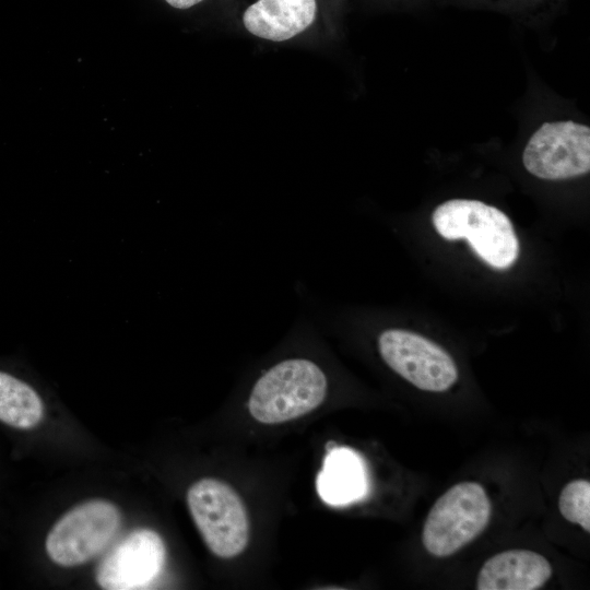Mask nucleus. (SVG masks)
<instances>
[{
  "label": "nucleus",
  "mask_w": 590,
  "mask_h": 590,
  "mask_svg": "<svg viewBox=\"0 0 590 590\" xmlns=\"http://www.w3.org/2000/svg\"><path fill=\"white\" fill-rule=\"evenodd\" d=\"M558 508L566 520L590 532V482L580 479L567 483L559 494Z\"/></svg>",
  "instance_id": "ddd939ff"
},
{
  "label": "nucleus",
  "mask_w": 590,
  "mask_h": 590,
  "mask_svg": "<svg viewBox=\"0 0 590 590\" xmlns=\"http://www.w3.org/2000/svg\"><path fill=\"white\" fill-rule=\"evenodd\" d=\"M190 515L209 550L221 558L239 555L249 542V519L237 492L227 483L204 477L187 492Z\"/></svg>",
  "instance_id": "7ed1b4c3"
},
{
  "label": "nucleus",
  "mask_w": 590,
  "mask_h": 590,
  "mask_svg": "<svg viewBox=\"0 0 590 590\" xmlns=\"http://www.w3.org/2000/svg\"><path fill=\"white\" fill-rule=\"evenodd\" d=\"M165 1L173 8L186 10L202 2L203 0H165Z\"/></svg>",
  "instance_id": "4468645a"
},
{
  "label": "nucleus",
  "mask_w": 590,
  "mask_h": 590,
  "mask_svg": "<svg viewBox=\"0 0 590 590\" xmlns=\"http://www.w3.org/2000/svg\"><path fill=\"white\" fill-rule=\"evenodd\" d=\"M491 502L479 483L461 482L444 493L429 510L422 532L425 550L447 557L472 542L487 527Z\"/></svg>",
  "instance_id": "20e7f679"
},
{
  "label": "nucleus",
  "mask_w": 590,
  "mask_h": 590,
  "mask_svg": "<svg viewBox=\"0 0 590 590\" xmlns=\"http://www.w3.org/2000/svg\"><path fill=\"white\" fill-rule=\"evenodd\" d=\"M121 516L110 502L93 499L64 514L46 538V552L62 567L82 565L103 552L115 538Z\"/></svg>",
  "instance_id": "39448f33"
},
{
  "label": "nucleus",
  "mask_w": 590,
  "mask_h": 590,
  "mask_svg": "<svg viewBox=\"0 0 590 590\" xmlns=\"http://www.w3.org/2000/svg\"><path fill=\"white\" fill-rule=\"evenodd\" d=\"M522 163L533 176L568 179L590 170V128L574 120L543 122L529 138Z\"/></svg>",
  "instance_id": "0eeeda50"
},
{
  "label": "nucleus",
  "mask_w": 590,
  "mask_h": 590,
  "mask_svg": "<svg viewBox=\"0 0 590 590\" xmlns=\"http://www.w3.org/2000/svg\"><path fill=\"white\" fill-rule=\"evenodd\" d=\"M317 14V0H257L244 11L241 24L258 39L287 43L310 30Z\"/></svg>",
  "instance_id": "1a4fd4ad"
},
{
  "label": "nucleus",
  "mask_w": 590,
  "mask_h": 590,
  "mask_svg": "<svg viewBox=\"0 0 590 590\" xmlns=\"http://www.w3.org/2000/svg\"><path fill=\"white\" fill-rule=\"evenodd\" d=\"M552 576L550 562L530 550H508L489 557L481 567L479 590H535Z\"/></svg>",
  "instance_id": "9d476101"
},
{
  "label": "nucleus",
  "mask_w": 590,
  "mask_h": 590,
  "mask_svg": "<svg viewBox=\"0 0 590 590\" xmlns=\"http://www.w3.org/2000/svg\"><path fill=\"white\" fill-rule=\"evenodd\" d=\"M376 346L390 369L421 390L442 392L458 379L452 357L442 347L415 332L385 328L377 334Z\"/></svg>",
  "instance_id": "423d86ee"
},
{
  "label": "nucleus",
  "mask_w": 590,
  "mask_h": 590,
  "mask_svg": "<svg viewBox=\"0 0 590 590\" xmlns=\"http://www.w3.org/2000/svg\"><path fill=\"white\" fill-rule=\"evenodd\" d=\"M329 389V375L319 361L305 354L285 355L253 380L248 411L262 424L284 423L319 408Z\"/></svg>",
  "instance_id": "f257e3e1"
},
{
  "label": "nucleus",
  "mask_w": 590,
  "mask_h": 590,
  "mask_svg": "<svg viewBox=\"0 0 590 590\" xmlns=\"http://www.w3.org/2000/svg\"><path fill=\"white\" fill-rule=\"evenodd\" d=\"M365 465L361 457L345 447L331 449L317 477V489L329 505L341 506L359 499L366 493Z\"/></svg>",
  "instance_id": "9b49d317"
},
{
  "label": "nucleus",
  "mask_w": 590,
  "mask_h": 590,
  "mask_svg": "<svg viewBox=\"0 0 590 590\" xmlns=\"http://www.w3.org/2000/svg\"><path fill=\"white\" fill-rule=\"evenodd\" d=\"M165 555L164 542L155 531L135 529L105 555L96 581L105 590L143 589L161 574Z\"/></svg>",
  "instance_id": "6e6552de"
},
{
  "label": "nucleus",
  "mask_w": 590,
  "mask_h": 590,
  "mask_svg": "<svg viewBox=\"0 0 590 590\" xmlns=\"http://www.w3.org/2000/svg\"><path fill=\"white\" fill-rule=\"evenodd\" d=\"M432 222L446 239L465 238L474 252L494 269H507L518 258L514 225L493 205L479 200L451 199L434 210Z\"/></svg>",
  "instance_id": "f03ea898"
},
{
  "label": "nucleus",
  "mask_w": 590,
  "mask_h": 590,
  "mask_svg": "<svg viewBox=\"0 0 590 590\" xmlns=\"http://www.w3.org/2000/svg\"><path fill=\"white\" fill-rule=\"evenodd\" d=\"M44 400L28 381L0 369V421L9 426L31 429L43 418Z\"/></svg>",
  "instance_id": "f8f14e48"
}]
</instances>
